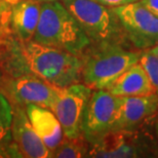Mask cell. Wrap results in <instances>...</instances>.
Returning a JSON list of instances; mask_svg holds the SVG:
<instances>
[{
    "label": "cell",
    "mask_w": 158,
    "mask_h": 158,
    "mask_svg": "<svg viewBox=\"0 0 158 158\" xmlns=\"http://www.w3.org/2000/svg\"><path fill=\"white\" fill-rule=\"evenodd\" d=\"M33 41L81 56L90 40L61 1L42 2Z\"/></svg>",
    "instance_id": "6da1fadb"
},
{
    "label": "cell",
    "mask_w": 158,
    "mask_h": 158,
    "mask_svg": "<svg viewBox=\"0 0 158 158\" xmlns=\"http://www.w3.org/2000/svg\"><path fill=\"white\" fill-rule=\"evenodd\" d=\"M22 56L33 74L56 86L66 87L82 79L83 60L65 49L30 40L24 42Z\"/></svg>",
    "instance_id": "7a4b0ae2"
},
{
    "label": "cell",
    "mask_w": 158,
    "mask_h": 158,
    "mask_svg": "<svg viewBox=\"0 0 158 158\" xmlns=\"http://www.w3.org/2000/svg\"><path fill=\"white\" fill-rule=\"evenodd\" d=\"M83 60L82 80L91 89H107L120 75L139 62L141 50H129L119 43L98 44Z\"/></svg>",
    "instance_id": "3957f363"
},
{
    "label": "cell",
    "mask_w": 158,
    "mask_h": 158,
    "mask_svg": "<svg viewBox=\"0 0 158 158\" xmlns=\"http://www.w3.org/2000/svg\"><path fill=\"white\" fill-rule=\"evenodd\" d=\"M61 2L75 18L90 42L119 43L120 38L125 37L113 8L94 0H61Z\"/></svg>",
    "instance_id": "277c9868"
},
{
    "label": "cell",
    "mask_w": 158,
    "mask_h": 158,
    "mask_svg": "<svg viewBox=\"0 0 158 158\" xmlns=\"http://www.w3.org/2000/svg\"><path fill=\"white\" fill-rule=\"evenodd\" d=\"M158 156L153 138L140 129H113L89 143L87 157L137 158Z\"/></svg>",
    "instance_id": "5b68a950"
},
{
    "label": "cell",
    "mask_w": 158,
    "mask_h": 158,
    "mask_svg": "<svg viewBox=\"0 0 158 158\" xmlns=\"http://www.w3.org/2000/svg\"><path fill=\"white\" fill-rule=\"evenodd\" d=\"M118 105V97L107 89H96L91 93L81 122V134L88 143L116 128Z\"/></svg>",
    "instance_id": "8992f818"
},
{
    "label": "cell",
    "mask_w": 158,
    "mask_h": 158,
    "mask_svg": "<svg viewBox=\"0 0 158 158\" xmlns=\"http://www.w3.org/2000/svg\"><path fill=\"white\" fill-rule=\"evenodd\" d=\"M125 37L140 50L158 44V18L140 1L113 8Z\"/></svg>",
    "instance_id": "52a82bcc"
},
{
    "label": "cell",
    "mask_w": 158,
    "mask_h": 158,
    "mask_svg": "<svg viewBox=\"0 0 158 158\" xmlns=\"http://www.w3.org/2000/svg\"><path fill=\"white\" fill-rule=\"evenodd\" d=\"M91 93L89 86L80 82L60 87L58 98L50 110L61 123L64 137L74 139L82 135V116Z\"/></svg>",
    "instance_id": "ba28073f"
},
{
    "label": "cell",
    "mask_w": 158,
    "mask_h": 158,
    "mask_svg": "<svg viewBox=\"0 0 158 158\" xmlns=\"http://www.w3.org/2000/svg\"><path fill=\"white\" fill-rule=\"evenodd\" d=\"M56 86L35 74H26L15 78L9 85V93L20 105H36L52 109L59 94Z\"/></svg>",
    "instance_id": "9c48e42d"
},
{
    "label": "cell",
    "mask_w": 158,
    "mask_h": 158,
    "mask_svg": "<svg viewBox=\"0 0 158 158\" xmlns=\"http://www.w3.org/2000/svg\"><path fill=\"white\" fill-rule=\"evenodd\" d=\"M11 137L17 146L21 157L28 158H47L52 157V152L34 131L26 110L21 106L12 108Z\"/></svg>",
    "instance_id": "30bf717a"
},
{
    "label": "cell",
    "mask_w": 158,
    "mask_h": 158,
    "mask_svg": "<svg viewBox=\"0 0 158 158\" xmlns=\"http://www.w3.org/2000/svg\"><path fill=\"white\" fill-rule=\"evenodd\" d=\"M118 117L115 129H134L151 119L158 110V94L118 97Z\"/></svg>",
    "instance_id": "8fae6325"
},
{
    "label": "cell",
    "mask_w": 158,
    "mask_h": 158,
    "mask_svg": "<svg viewBox=\"0 0 158 158\" xmlns=\"http://www.w3.org/2000/svg\"><path fill=\"white\" fill-rule=\"evenodd\" d=\"M26 113L34 131L52 152L64 139L62 125L56 116L50 109L36 105H27Z\"/></svg>",
    "instance_id": "7c38bea8"
},
{
    "label": "cell",
    "mask_w": 158,
    "mask_h": 158,
    "mask_svg": "<svg viewBox=\"0 0 158 158\" xmlns=\"http://www.w3.org/2000/svg\"><path fill=\"white\" fill-rule=\"evenodd\" d=\"M41 3L36 0H21L12 5L10 25L12 31L23 42L32 40L40 18Z\"/></svg>",
    "instance_id": "4fadbf2b"
},
{
    "label": "cell",
    "mask_w": 158,
    "mask_h": 158,
    "mask_svg": "<svg viewBox=\"0 0 158 158\" xmlns=\"http://www.w3.org/2000/svg\"><path fill=\"white\" fill-rule=\"evenodd\" d=\"M115 97L143 96L155 94L149 78L140 63L132 65L107 88Z\"/></svg>",
    "instance_id": "5bb4252c"
},
{
    "label": "cell",
    "mask_w": 158,
    "mask_h": 158,
    "mask_svg": "<svg viewBox=\"0 0 158 158\" xmlns=\"http://www.w3.org/2000/svg\"><path fill=\"white\" fill-rule=\"evenodd\" d=\"M89 143L83 135L74 139L64 137L60 145L52 152V157L58 158H80L87 157Z\"/></svg>",
    "instance_id": "9a60e30c"
},
{
    "label": "cell",
    "mask_w": 158,
    "mask_h": 158,
    "mask_svg": "<svg viewBox=\"0 0 158 158\" xmlns=\"http://www.w3.org/2000/svg\"><path fill=\"white\" fill-rule=\"evenodd\" d=\"M139 63L149 78L154 93L158 94V56L150 49L141 50Z\"/></svg>",
    "instance_id": "2e32d148"
},
{
    "label": "cell",
    "mask_w": 158,
    "mask_h": 158,
    "mask_svg": "<svg viewBox=\"0 0 158 158\" xmlns=\"http://www.w3.org/2000/svg\"><path fill=\"white\" fill-rule=\"evenodd\" d=\"M12 121V106L4 94L0 93V145L10 135Z\"/></svg>",
    "instance_id": "e0dca14e"
},
{
    "label": "cell",
    "mask_w": 158,
    "mask_h": 158,
    "mask_svg": "<svg viewBox=\"0 0 158 158\" xmlns=\"http://www.w3.org/2000/svg\"><path fill=\"white\" fill-rule=\"evenodd\" d=\"M94 1L100 3V4L105 5L107 7L114 8V7H118V6H121V5L128 4V3H131V2L139 1V0H94Z\"/></svg>",
    "instance_id": "ac0fdd59"
},
{
    "label": "cell",
    "mask_w": 158,
    "mask_h": 158,
    "mask_svg": "<svg viewBox=\"0 0 158 158\" xmlns=\"http://www.w3.org/2000/svg\"><path fill=\"white\" fill-rule=\"evenodd\" d=\"M148 10L158 18V0H139Z\"/></svg>",
    "instance_id": "d6986e66"
},
{
    "label": "cell",
    "mask_w": 158,
    "mask_h": 158,
    "mask_svg": "<svg viewBox=\"0 0 158 158\" xmlns=\"http://www.w3.org/2000/svg\"><path fill=\"white\" fill-rule=\"evenodd\" d=\"M155 131H156V137L158 139V110L156 112V120H155Z\"/></svg>",
    "instance_id": "ffe728a7"
},
{
    "label": "cell",
    "mask_w": 158,
    "mask_h": 158,
    "mask_svg": "<svg viewBox=\"0 0 158 158\" xmlns=\"http://www.w3.org/2000/svg\"><path fill=\"white\" fill-rule=\"evenodd\" d=\"M19 1H21V0H4L5 3H7V4H10V5H14V4H15V3L19 2Z\"/></svg>",
    "instance_id": "44dd1931"
},
{
    "label": "cell",
    "mask_w": 158,
    "mask_h": 158,
    "mask_svg": "<svg viewBox=\"0 0 158 158\" xmlns=\"http://www.w3.org/2000/svg\"><path fill=\"white\" fill-rule=\"evenodd\" d=\"M149 49H150L152 52L155 53V55H157V56H158V44H157V45H155V46L151 47V48H149Z\"/></svg>",
    "instance_id": "7402d4cb"
},
{
    "label": "cell",
    "mask_w": 158,
    "mask_h": 158,
    "mask_svg": "<svg viewBox=\"0 0 158 158\" xmlns=\"http://www.w3.org/2000/svg\"><path fill=\"white\" fill-rule=\"evenodd\" d=\"M38 1L39 3H42V2H52V1H61V0H36Z\"/></svg>",
    "instance_id": "603a6c76"
},
{
    "label": "cell",
    "mask_w": 158,
    "mask_h": 158,
    "mask_svg": "<svg viewBox=\"0 0 158 158\" xmlns=\"http://www.w3.org/2000/svg\"><path fill=\"white\" fill-rule=\"evenodd\" d=\"M1 2H2V0H0V7H1Z\"/></svg>",
    "instance_id": "cb8c5ba5"
}]
</instances>
